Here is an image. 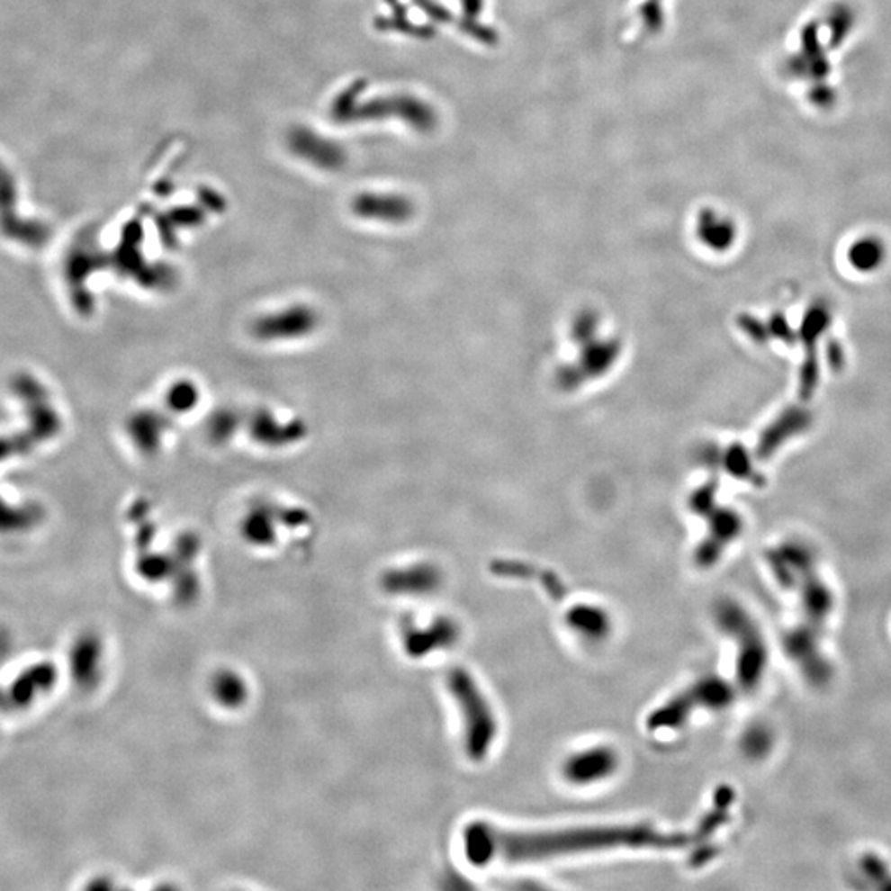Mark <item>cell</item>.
Masks as SVG:
<instances>
[{
	"label": "cell",
	"instance_id": "cell-3",
	"mask_svg": "<svg viewBox=\"0 0 891 891\" xmlns=\"http://www.w3.org/2000/svg\"><path fill=\"white\" fill-rule=\"evenodd\" d=\"M449 688L459 703L461 715L464 718L465 752L471 760L481 761L497 736V720L492 708L472 675L465 672L464 669H454L451 672Z\"/></svg>",
	"mask_w": 891,
	"mask_h": 891
},
{
	"label": "cell",
	"instance_id": "cell-6",
	"mask_svg": "<svg viewBox=\"0 0 891 891\" xmlns=\"http://www.w3.org/2000/svg\"><path fill=\"white\" fill-rule=\"evenodd\" d=\"M715 492H716V484L710 482L703 485L702 489L697 490L692 497V510L710 520L708 538H705V542L698 546L695 554L697 563L703 568L716 563V560L722 556L724 546L732 544L742 528L740 515L728 507L715 505Z\"/></svg>",
	"mask_w": 891,
	"mask_h": 891
},
{
	"label": "cell",
	"instance_id": "cell-19",
	"mask_svg": "<svg viewBox=\"0 0 891 891\" xmlns=\"http://www.w3.org/2000/svg\"><path fill=\"white\" fill-rule=\"evenodd\" d=\"M738 326L742 327V332L748 334L750 338L758 344H764L770 338L768 326L764 322H760L758 319L752 316H742L738 319Z\"/></svg>",
	"mask_w": 891,
	"mask_h": 891
},
{
	"label": "cell",
	"instance_id": "cell-16",
	"mask_svg": "<svg viewBox=\"0 0 891 891\" xmlns=\"http://www.w3.org/2000/svg\"><path fill=\"white\" fill-rule=\"evenodd\" d=\"M825 30H827V45L829 49L841 47L845 40L849 39L851 30L857 23L855 12L847 4H835L827 14Z\"/></svg>",
	"mask_w": 891,
	"mask_h": 891
},
{
	"label": "cell",
	"instance_id": "cell-15",
	"mask_svg": "<svg viewBox=\"0 0 891 891\" xmlns=\"http://www.w3.org/2000/svg\"><path fill=\"white\" fill-rule=\"evenodd\" d=\"M566 621L570 627L586 639H603L609 633V617L603 609L593 606H576L568 611Z\"/></svg>",
	"mask_w": 891,
	"mask_h": 891
},
{
	"label": "cell",
	"instance_id": "cell-9",
	"mask_svg": "<svg viewBox=\"0 0 891 891\" xmlns=\"http://www.w3.org/2000/svg\"><path fill=\"white\" fill-rule=\"evenodd\" d=\"M819 22H809L801 32L799 49L786 61V71L792 78L809 81L811 86L829 83L831 63L827 57L829 45L822 41Z\"/></svg>",
	"mask_w": 891,
	"mask_h": 891
},
{
	"label": "cell",
	"instance_id": "cell-17",
	"mask_svg": "<svg viewBox=\"0 0 891 891\" xmlns=\"http://www.w3.org/2000/svg\"><path fill=\"white\" fill-rule=\"evenodd\" d=\"M722 457L723 464L726 467V472L728 474L734 475L738 479H750V481H761L760 475L754 474V469H752V457L748 454V451L740 445H732L726 451L724 454L720 455Z\"/></svg>",
	"mask_w": 891,
	"mask_h": 891
},
{
	"label": "cell",
	"instance_id": "cell-11",
	"mask_svg": "<svg viewBox=\"0 0 891 891\" xmlns=\"http://www.w3.org/2000/svg\"><path fill=\"white\" fill-rule=\"evenodd\" d=\"M812 425V415L801 406H791L784 410L771 425L762 431L758 441V459H770L786 441L794 436L802 435Z\"/></svg>",
	"mask_w": 891,
	"mask_h": 891
},
{
	"label": "cell",
	"instance_id": "cell-14",
	"mask_svg": "<svg viewBox=\"0 0 891 891\" xmlns=\"http://www.w3.org/2000/svg\"><path fill=\"white\" fill-rule=\"evenodd\" d=\"M886 257V247L880 238L861 237L851 243L847 259L859 273H873L883 265Z\"/></svg>",
	"mask_w": 891,
	"mask_h": 891
},
{
	"label": "cell",
	"instance_id": "cell-21",
	"mask_svg": "<svg viewBox=\"0 0 891 891\" xmlns=\"http://www.w3.org/2000/svg\"><path fill=\"white\" fill-rule=\"evenodd\" d=\"M644 22L647 27L657 29L661 25V0H647L644 7Z\"/></svg>",
	"mask_w": 891,
	"mask_h": 891
},
{
	"label": "cell",
	"instance_id": "cell-10",
	"mask_svg": "<svg viewBox=\"0 0 891 891\" xmlns=\"http://www.w3.org/2000/svg\"><path fill=\"white\" fill-rule=\"evenodd\" d=\"M831 326V309L824 302L812 304L802 319V344L806 348V358L799 370V395L802 400H809L819 383V364H817V340L822 332Z\"/></svg>",
	"mask_w": 891,
	"mask_h": 891
},
{
	"label": "cell",
	"instance_id": "cell-8",
	"mask_svg": "<svg viewBox=\"0 0 891 891\" xmlns=\"http://www.w3.org/2000/svg\"><path fill=\"white\" fill-rule=\"evenodd\" d=\"M0 231L23 247L40 248L49 241V227L17 212V187L9 168L0 162Z\"/></svg>",
	"mask_w": 891,
	"mask_h": 891
},
{
	"label": "cell",
	"instance_id": "cell-22",
	"mask_svg": "<svg viewBox=\"0 0 891 891\" xmlns=\"http://www.w3.org/2000/svg\"><path fill=\"white\" fill-rule=\"evenodd\" d=\"M827 360L833 370H841L843 366V350L839 342H831L827 348Z\"/></svg>",
	"mask_w": 891,
	"mask_h": 891
},
{
	"label": "cell",
	"instance_id": "cell-13",
	"mask_svg": "<svg viewBox=\"0 0 891 891\" xmlns=\"http://www.w3.org/2000/svg\"><path fill=\"white\" fill-rule=\"evenodd\" d=\"M697 230L703 245L713 251H726L736 239V227L732 220L718 215L713 210H703Z\"/></svg>",
	"mask_w": 891,
	"mask_h": 891
},
{
	"label": "cell",
	"instance_id": "cell-2",
	"mask_svg": "<svg viewBox=\"0 0 891 891\" xmlns=\"http://www.w3.org/2000/svg\"><path fill=\"white\" fill-rule=\"evenodd\" d=\"M12 392L22 400L27 413V428L22 433L0 437V463L27 454L37 446L58 435L61 418L51 405L47 388L29 374H19L12 380Z\"/></svg>",
	"mask_w": 891,
	"mask_h": 891
},
{
	"label": "cell",
	"instance_id": "cell-20",
	"mask_svg": "<svg viewBox=\"0 0 891 891\" xmlns=\"http://www.w3.org/2000/svg\"><path fill=\"white\" fill-rule=\"evenodd\" d=\"M768 744H770V736H768V733L761 732V730H752V732L748 733L746 742H744L746 752H752L754 756L766 752Z\"/></svg>",
	"mask_w": 891,
	"mask_h": 891
},
{
	"label": "cell",
	"instance_id": "cell-7",
	"mask_svg": "<svg viewBox=\"0 0 891 891\" xmlns=\"http://www.w3.org/2000/svg\"><path fill=\"white\" fill-rule=\"evenodd\" d=\"M594 328H596V322H594V317L591 314H584L581 319H578V322L574 326V336H576V340L584 346L583 356L580 358L578 365L564 368L563 374L560 375L562 385H581L590 378L603 375L604 372H608L616 362V358L621 352L619 344L616 340L594 344L591 342Z\"/></svg>",
	"mask_w": 891,
	"mask_h": 891
},
{
	"label": "cell",
	"instance_id": "cell-12",
	"mask_svg": "<svg viewBox=\"0 0 891 891\" xmlns=\"http://www.w3.org/2000/svg\"><path fill=\"white\" fill-rule=\"evenodd\" d=\"M617 768V756L611 748L598 746L572 756L564 762V778L573 784H588L611 776Z\"/></svg>",
	"mask_w": 891,
	"mask_h": 891
},
{
	"label": "cell",
	"instance_id": "cell-1",
	"mask_svg": "<svg viewBox=\"0 0 891 891\" xmlns=\"http://www.w3.org/2000/svg\"><path fill=\"white\" fill-rule=\"evenodd\" d=\"M732 801L726 796L715 797L713 811L703 817L693 833H663L649 825H611V827H574L562 831H504L485 822L471 824L464 832L467 859L477 867L490 861L508 863L538 861L586 851L609 849H679L705 841L728 819L726 809Z\"/></svg>",
	"mask_w": 891,
	"mask_h": 891
},
{
	"label": "cell",
	"instance_id": "cell-4",
	"mask_svg": "<svg viewBox=\"0 0 891 891\" xmlns=\"http://www.w3.org/2000/svg\"><path fill=\"white\" fill-rule=\"evenodd\" d=\"M733 698L734 695L732 687L722 679H702L700 682L693 683L692 687L673 697L670 702L665 703L659 710L651 713L647 718V728L652 732L663 728H679L697 708L703 706L718 710L728 706Z\"/></svg>",
	"mask_w": 891,
	"mask_h": 891
},
{
	"label": "cell",
	"instance_id": "cell-5",
	"mask_svg": "<svg viewBox=\"0 0 891 891\" xmlns=\"http://www.w3.org/2000/svg\"><path fill=\"white\" fill-rule=\"evenodd\" d=\"M718 623L726 633L738 639V682L744 690H752L760 682L766 663V647L761 634L748 614L734 603H723L718 608Z\"/></svg>",
	"mask_w": 891,
	"mask_h": 891
},
{
	"label": "cell",
	"instance_id": "cell-18",
	"mask_svg": "<svg viewBox=\"0 0 891 891\" xmlns=\"http://www.w3.org/2000/svg\"><path fill=\"white\" fill-rule=\"evenodd\" d=\"M768 332H770V337L772 338H779L784 344H794L796 342V332L792 330V327L789 326L788 319L782 316V314H774V316L768 320Z\"/></svg>",
	"mask_w": 891,
	"mask_h": 891
}]
</instances>
